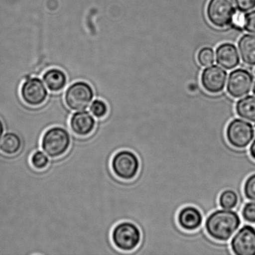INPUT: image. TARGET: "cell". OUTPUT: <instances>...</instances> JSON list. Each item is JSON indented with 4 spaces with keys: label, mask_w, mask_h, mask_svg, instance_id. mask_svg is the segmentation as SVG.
I'll use <instances>...</instances> for the list:
<instances>
[{
    "label": "cell",
    "mask_w": 255,
    "mask_h": 255,
    "mask_svg": "<svg viewBox=\"0 0 255 255\" xmlns=\"http://www.w3.org/2000/svg\"><path fill=\"white\" fill-rule=\"evenodd\" d=\"M236 13L234 0H210L207 4V19L218 28H224L232 24Z\"/></svg>",
    "instance_id": "8992f818"
},
{
    "label": "cell",
    "mask_w": 255,
    "mask_h": 255,
    "mask_svg": "<svg viewBox=\"0 0 255 255\" xmlns=\"http://www.w3.org/2000/svg\"><path fill=\"white\" fill-rule=\"evenodd\" d=\"M239 49L242 61L249 66L255 65V35L245 34L239 41Z\"/></svg>",
    "instance_id": "9a60e30c"
},
{
    "label": "cell",
    "mask_w": 255,
    "mask_h": 255,
    "mask_svg": "<svg viewBox=\"0 0 255 255\" xmlns=\"http://www.w3.org/2000/svg\"><path fill=\"white\" fill-rule=\"evenodd\" d=\"M237 116L255 124V96H249L239 100L236 104Z\"/></svg>",
    "instance_id": "ac0fdd59"
},
{
    "label": "cell",
    "mask_w": 255,
    "mask_h": 255,
    "mask_svg": "<svg viewBox=\"0 0 255 255\" xmlns=\"http://www.w3.org/2000/svg\"><path fill=\"white\" fill-rule=\"evenodd\" d=\"M241 224V217L236 211L217 209L207 217L204 227L211 239L226 242L232 238Z\"/></svg>",
    "instance_id": "6da1fadb"
},
{
    "label": "cell",
    "mask_w": 255,
    "mask_h": 255,
    "mask_svg": "<svg viewBox=\"0 0 255 255\" xmlns=\"http://www.w3.org/2000/svg\"><path fill=\"white\" fill-rule=\"evenodd\" d=\"M243 192L247 199L255 202V174L247 177L244 184Z\"/></svg>",
    "instance_id": "603a6c76"
},
{
    "label": "cell",
    "mask_w": 255,
    "mask_h": 255,
    "mask_svg": "<svg viewBox=\"0 0 255 255\" xmlns=\"http://www.w3.org/2000/svg\"><path fill=\"white\" fill-rule=\"evenodd\" d=\"M253 84L254 77L251 73L246 69H236L229 75L227 91L233 98H242L251 92Z\"/></svg>",
    "instance_id": "ba28073f"
},
{
    "label": "cell",
    "mask_w": 255,
    "mask_h": 255,
    "mask_svg": "<svg viewBox=\"0 0 255 255\" xmlns=\"http://www.w3.org/2000/svg\"><path fill=\"white\" fill-rule=\"evenodd\" d=\"M235 2L241 12H247L255 8V0H235Z\"/></svg>",
    "instance_id": "484cf974"
},
{
    "label": "cell",
    "mask_w": 255,
    "mask_h": 255,
    "mask_svg": "<svg viewBox=\"0 0 255 255\" xmlns=\"http://www.w3.org/2000/svg\"><path fill=\"white\" fill-rule=\"evenodd\" d=\"M139 157L128 149L117 152L111 160L112 171L117 177L130 181L138 174L140 169Z\"/></svg>",
    "instance_id": "277c9868"
},
{
    "label": "cell",
    "mask_w": 255,
    "mask_h": 255,
    "mask_svg": "<svg viewBox=\"0 0 255 255\" xmlns=\"http://www.w3.org/2000/svg\"><path fill=\"white\" fill-rule=\"evenodd\" d=\"M216 61L227 70L236 68L240 64V56L237 47L231 43H224L217 47Z\"/></svg>",
    "instance_id": "5bb4252c"
},
{
    "label": "cell",
    "mask_w": 255,
    "mask_h": 255,
    "mask_svg": "<svg viewBox=\"0 0 255 255\" xmlns=\"http://www.w3.org/2000/svg\"><path fill=\"white\" fill-rule=\"evenodd\" d=\"M252 75L255 78V65L254 66L253 68L252 69Z\"/></svg>",
    "instance_id": "f546056e"
},
{
    "label": "cell",
    "mask_w": 255,
    "mask_h": 255,
    "mask_svg": "<svg viewBox=\"0 0 255 255\" xmlns=\"http://www.w3.org/2000/svg\"><path fill=\"white\" fill-rule=\"evenodd\" d=\"M226 136L229 144L234 148L246 149L254 139V127L243 120L234 119L227 124Z\"/></svg>",
    "instance_id": "5b68a950"
},
{
    "label": "cell",
    "mask_w": 255,
    "mask_h": 255,
    "mask_svg": "<svg viewBox=\"0 0 255 255\" xmlns=\"http://www.w3.org/2000/svg\"><path fill=\"white\" fill-rule=\"evenodd\" d=\"M241 214L245 221L255 224V202H249L242 207Z\"/></svg>",
    "instance_id": "cb8c5ba5"
},
{
    "label": "cell",
    "mask_w": 255,
    "mask_h": 255,
    "mask_svg": "<svg viewBox=\"0 0 255 255\" xmlns=\"http://www.w3.org/2000/svg\"><path fill=\"white\" fill-rule=\"evenodd\" d=\"M230 247L236 255H255V229L245 225L231 240Z\"/></svg>",
    "instance_id": "9c48e42d"
},
{
    "label": "cell",
    "mask_w": 255,
    "mask_h": 255,
    "mask_svg": "<svg viewBox=\"0 0 255 255\" xmlns=\"http://www.w3.org/2000/svg\"><path fill=\"white\" fill-rule=\"evenodd\" d=\"M90 111L95 117L102 119L108 113V107L106 102L102 100H95L90 107Z\"/></svg>",
    "instance_id": "7402d4cb"
},
{
    "label": "cell",
    "mask_w": 255,
    "mask_h": 255,
    "mask_svg": "<svg viewBox=\"0 0 255 255\" xmlns=\"http://www.w3.org/2000/svg\"><path fill=\"white\" fill-rule=\"evenodd\" d=\"M21 146V136L14 132H6L0 140V151L9 156H12L19 152Z\"/></svg>",
    "instance_id": "e0dca14e"
},
{
    "label": "cell",
    "mask_w": 255,
    "mask_h": 255,
    "mask_svg": "<svg viewBox=\"0 0 255 255\" xmlns=\"http://www.w3.org/2000/svg\"><path fill=\"white\" fill-rule=\"evenodd\" d=\"M30 162L34 168L42 170L46 168L49 163L48 156L41 150H36L30 157Z\"/></svg>",
    "instance_id": "ffe728a7"
},
{
    "label": "cell",
    "mask_w": 255,
    "mask_h": 255,
    "mask_svg": "<svg viewBox=\"0 0 255 255\" xmlns=\"http://www.w3.org/2000/svg\"><path fill=\"white\" fill-rule=\"evenodd\" d=\"M239 200V195L234 190L231 189H225L219 195V206L224 209H234L238 206Z\"/></svg>",
    "instance_id": "d6986e66"
},
{
    "label": "cell",
    "mask_w": 255,
    "mask_h": 255,
    "mask_svg": "<svg viewBox=\"0 0 255 255\" xmlns=\"http://www.w3.org/2000/svg\"><path fill=\"white\" fill-rule=\"evenodd\" d=\"M253 93H254V94L255 95V82L254 86L253 87Z\"/></svg>",
    "instance_id": "4dcf8cb0"
},
{
    "label": "cell",
    "mask_w": 255,
    "mask_h": 255,
    "mask_svg": "<svg viewBox=\"0 0 255 255\" xmlns=\"http://www.w3.org/2000/svg\"><path fill=\"white\" fill-rule=\"evenodd\" d=\"M4 131V125L2 124V121L0 120V139H1L2 134Z\"/></svg>",
    "instance_id": "f1b7e54d"
},
{
    "label": "cell",
    "mask_w": 255,
    "mask_h": 255,
    "mask_svg": "<svg viewBox=\"0 0 255 255\" xmlns=\"http://www.w3.org/2000/svg\"><path fill=\"white\" fill-rule=\"evenodd\" d=\"M21 94L25 103L35 107L43 104L46 101L48 93L43 82L34 77L24 82L21 87Z\"/></svg>",
    "instance_id": "8fae6325"
},
{
    "label": "cell",
    "mask_w": 255,
    "mask_h": 255,
    "mask_svg": "<svg viewBox=\"0 0 255 255\" xmlns=\"http://www.w3.org/2000/svg\"><path fill=\"white\" fill-rule=\"evenodd\" d=\"M244 28L247 32L255 34V10L245 14Z\"/></svg>",
    "instance_id": "d4e9b609"
},
{
    "label": "cell",
    "mask_w": 255,
    "mask_h": 255,
    "mask_svg": "<svg viewBox=\"0 0 255 255\" xmlns=\"http://www.w3.org/2000/svg\"><path fill=\"white\" fill-rule=\"evenodd\" d=\"M71 135L64 128L54 127L44 132L41 146L47 156L57 158L64 155L71 146Z\"/></svg>",
    "instance_id": "3957f363"
},
{
    "label": "cell",
    "mask_w": 255,
    "mask_h": 255,
    "mask_svg": "<svg viewBox=\"0 0 255 255\" xmlns=\"http://www.w3.org/2000/svg\"><path fill=\"white\" fill-rule=\"evenodd\" d=\"M227 72L216 65L205 69L202 72L201 82L205 91L212 94L221 92L226 87Z\"/></svg>",
    "instance_id": "30bf717a"
},
{
    "label": "cell",
    "mask_w": 255,
    "mask_h": 255,
    "mask_svg": "<svg viewBox=\"0 0 255 255\" xmlns=\"http://www.w3.org/2000/svg\"><path fill=\"white\" fill-rule=\"evenodd\" d=\"M94 97L92 87L86 82H77L67 90L65 101L72 111H82L88 108Z\"/></svg>",
    "instance_id": "52a82bcc"
},
{
    "label": "cell",
    "mask_w": 255,
    "mask_h": 255,
    "mask_svg": "<svg viewBox=\"0 0 255 255\" xmlns=\"http://www.w3.org/2000/svg\"><path fill=\"white\" fill-rule=\"evenodd\" d=\"M96 120L89 112L79 111L72 115L70 127L75 134L81 136H88L95 129Z\"/></svg>",
    "instance_id": "4fadbf2b"
},
{
    "label": "cell",
    "mask_w": 255,
    "mask_h": 255,
    "mask_svg": "<svg viewBox=\"0 0 255 255\" xmlns=\"http://www.w3.org/2000/svg\"><path fill=\"white\" fill-rule=\"evenodd\" d=\"M254 131H255V128H254Z\"/></svg>",
    "instance_id": "1f68e13d"
},
{
    "label": "cell",
    "mask_w": 255,
    "mask_h": 255,
    "mask_svg": "<svg viewBox=\"0 0 255 255\" xmlns=\"http://www.w3.org/2000/svg\"><path fill=\"white\" fill-rule=\"evenodd\" d=\"M249 153L252 158L255 161V139L252 142L251 146L249 147Z\"/></svg>",
    "instance_id": "83f0119b"
},
{
    "label": "cell",
    "mask_w": 255,
    "mask_h": 255,
    "mask_svg": "<svg viewBox=\"0 0 255 255\" xmlns=\"http://www.w3.org/2000/svg\"><path fill=\"white\" fill-rule=\"evenodd\" d=\"M43 80L47 88L54 92L61 91L67 84L66 74L58 69H51L45 72Z\"/></svg>",
    "instance_id": "2e32d148"
},
{
    "label": "cell",
    "mask_w": 255,
    "mask_h": 255,
    "mask_svg": "<svg viewBox=\"0 0 255 255\" xmlns=\"http://www.w3.org/2000/svg\"><path fill=\"white\" fill-rule=\"evenodd\" d=\"M204 217L201 210L188 205L179 210L177 216L179 226L184 231L192 232L201 228Z\"/></svg>",
    "instance_id": "7c38bea8"
},
{
    "label": "cell",
    "mask_w": 255,
    "mask_h": 255,
    "mask_svg": "<svg viewBox=\"0 0 255 255\" xmlns=\"http://www.w3.org/2000/svg\"><path fill=\"white\" fill-rule=\"evenodd\" d=\"M197 61L202 67L211 66L215 61L214 50L209 47H203L197 54Z\"/></svg>",
    "instance_id": "44dd1931"
},
{
    "label": "cell",
    "mask_w": 255,
    "mask_h": 255,
    "mask_svg": "<svg viewBox=\"0 0 255 255\" xmlns=\"http://www.w3.org/2000/svg\"><path fill=\"white\" fill-rule=\"evenodd\" d=\"M245 21V14L244 12L239 11L236 12V13L235 14L233 19L234 24L236 27H238V28L241 29L242 27H244Z\"/></svg>",
    "instance_id": "4316f807"
},
{
    "label": "cell",
    "mask_w": 255,
    "mask_h": 255,
    "mask_svg": "<svg viewBox=\"0 0 255 255\" xmlns=\"http://www.w3.org/2000/svg\"><path fill=\"white\" fill-rule=\"evenodd\" d=\"M111 239L114 246L119 251L130 252L136 250L141 244V232L132 222H122L112 229Z\"/></svg>",
    "instance_id": "7a4b0ae2"
}]
</instances>
